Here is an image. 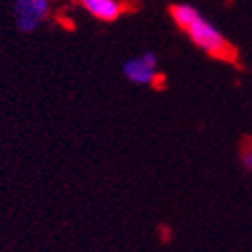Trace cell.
Masks as SVG:
<instances>
[{
	"label": "cell",
	"instance_id": "cell-1",
	"mask_svg": "<svg viewBox=\"0 0 252 252\" xmlns=\"http://www.w3.org/2000/svg\"><path fill=\"white\" fill-rule=\"evenodd\" d=\"M186 32L192 38V42L198 48H202L204 52H208L216 58H224V60L234 58V48L228 44V40L222 36V32H220L214 24H210L206 18H202L200 14L186 26Z\"/></svg>",
	"mask_w": 252,
	"mask_h": 252
},
{
	"label": "cell",
	"instance_id": "cell-2",
	"mask_svg": "<svg viewBox=\"0 0 252 252\" xmlns=\"http://www.w3.org/2000/svg\"><path fill=\"white\" fill-rule=\"evenodd\" d=\"M124 74L128 80H132L134 84H144V86H154L160 80V72H158V60L154 54L146 52L140 56L130 58L124 64Z\"/></svg>",
	"mask_w": 252,
	"mask_h": 252
},
{
	"label": "cell",
	"instance_id": "cell-3",
	"mask_svg": "<svg viewBox=\"0 0 252 252\" xmlns=\"http://www.w3.org/2000/svg\"><path fill=\"white\" fill-rule=\"evenodd\" d=\"M48 10H50V0H16L14 6L18 26L24 32H32L44 20Z\"/></svg>",
	"mask_w": 252,
	"mask_h": 252
},
{
	"label": "cell",
	"instance_id": "cell-4",
	"mask_svg": "<svg viewBox=\"0 0 252 252\" xmlns=\"http://www.w3.org/2000/svg\"><path fill=\"white\" fill-rule=\"evenodd\" d=\"M80 4L98 20H116L122 10H124V4L120 0H80Z\"/></svg>",
	"mask_w": 252,
	"mask_h": 252
},
{
	"label": "cell",
	"instance_id": "cell-5",
	"mask_svg": "<svg viewBox=\"0 0 252 252\" xmlns=\"http://www.w3.org/2000/svg\"><path fill=\"white\" fill-rule=\"evenodd\" d=\"M170 12H172L174 22H176L182 30H186V26L198 16V10L192 8V6H188V4H176V6H172Z\"/></svg>",
	"mask_w": 252,
	"mask_h": 252
},
{
	"label": "cell",
	"instance_id": "cell-6",
	"mask_svg": "<svg viewBox=\"0 0 252 252\" xmlns=\"http://www.w3.org/2000/svg\"><path fill=\"white\" fill-rule=\"evenodd\" d=\"M244 164H246L248 168H252V146H248V148L244 150Z\"/></svg>",
	"mask_w": 252,
	"mask_h": 252
}]
</instances>
